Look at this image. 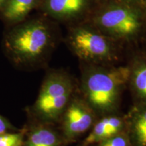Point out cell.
<instances>
[{
  "label": "cell",
  "instance_id": "cell-2",
  "mask_svg": "<svg viewBox=\"0 0 146 146\" xmlns=\"http://www.w3.org/2000/svg\"><path fill=\"white\" fill-rule=\"evenodd\" d=\"M52 44V31L40 20L18 23L3 39L4 50L11 60L16 64L26 66L41 62Z\"/></svg>",
  "mask_w": 146,
  "mask_h": 146
},
{
  "label": "cell",
  "instance_id": "cell-17",
  "mask_svg": "<svg viewBox=\"0 0 146 146\" xmlns=\"http://www.w3.org/2000/svg\"><path fill=\"white\" fill-rule=\"evenodd\" d=\"M18 146H21V145H18Z\"/></svg>",
  "mask_w": 146,
  "mask_h": 146
},
{
  "label": "cell",
  "instance_id": "cell-12",
  "mask_svg": "<svg viewBox=\"0 0 146 146\" xmlns=\"http://www.w3.org/2000/svg\"><path fill=\"white\" fill-rule=\"evenodd\" d=\"M130 85L137 104L146 103V62H139L130 67Z\"/></svg>",
  "mask_w": 146,
  "mask_h": 146
},
{
  "label": "cell",
  "instance_id": "cell-14",
  "mask_svg": "<svg viewBox=\"0 0 146 146\" xmlns=\"http://www.w3.org/2000/svg\"><path fill=\"white\" fill-rule=\"evenodd\" d=\"M23 142L22 133H3L0 135V146H18Z\"/></svg>",
  "mask_w": 146,
  "mask_h": 146
},
{
  "label": "cell",
  "instance_id": "cell-5",
  "mask_svg": "<svg viewBox=\"0 0 146 146\" xmlns=\"http://www.w3.org/2000/svg\"><path fill=\"white\" fill-rule=\"evenodd\" d=\"M98 117L83 97L73 96L60 119L61 135L65 143L75 141L90 131Z\"/></svg>",
  "mask_w": 146,
  "mask_h": 146
},
{
  "label": "cell",
  "instance_id": "cell-6",
  "mask_svg": "<svg viewBox=\"0 0 146 146\" xmlns=\"http://www.w3.org/2000/svg\"><path fill=\"white\" fill-rule=\"evenodd\" d=\"M97 25L109 35L127 39L137 34L140 27L138 15L125 7H112L97 18Z\"/></svg>",
  "mask_w": 146,
  "mask_h": 146
},
{
  "label": "cell",
  "instance_id": "cell-7",
  "mask_svg": "<svg viewBox=\"0 0 146 146\" xmlns=\"http://www.w3.org/2000/svg\"><path fill=\"white\" fill-rule=\"evenodd\" d=\"M127 129V116L117 113L100 116L81 146H94Z\"/></svg>",
  "mask_w": 146,
  "mask_h": 146
},
{
  "label": "cell",
  "instance_id": "cell-4",
  "mask_svg": "<svg viewBox=\"0 0 146 146\" xmlns=\"http://www.w3.org/2000/svg\"><path fill=\"white\" fill-rule=\"evenodd\" d=\"M68 41L76 56L90 64L102 65L116 58L110 41L104 35L89 28L74 29Z\"/></svg>",
  "mask_w": 146,
  "mask_h": 146
},
{
  "label": "cell",
  "instance_id": "cell-3",
  "mask_svg": "<svg viewBox=\"0 0 146 146\" xmlns=\"http://www.w3.org/2000/svg\"><path fill=\"white\" fill-rule=\"evenodd\" d=\"M72 78L66 71H51L45 76L32 111L41 123L52 124L61 119L73 96Z\"/></svg>",
  "mask_w": 146,
  "mask_h": 146
},
{
  "label": "cell",
  "instance_id": "cell-15",
  "mask_svg": "<svg viewBox=\"0 0 146 146\" xmlns=\"http://www.w3.org/2000/svg\"><path fill=\"white\" fill-rule=\"evenodd\" d=\"M9 127L10 126H9L8 123H7L6 120L0 116V135L5 133L6 131L8 129Z\"/></svg>",
  "mask_w": 146,
  "mask_h": 146
},
{
  "label": "cell",
  "instance_id": "cell-1",
  "mask_svg": "<svg viewBox=\"0 0 146 146\" xmlns=\"http://www.w3.org/2000/svg\"><path fill=\"white\" fill-rule=\"evenodd\" d=\"M130 66L92 65L83 71L82 97L98 116L117 113L124 89L129 84Z\"/></svg>",
  "mask_w": 146,
  "mask_h": 146
},
{
  "label": "cell",
  "instance_id": "cell-9",
  "mask_svg": "<svg viewBox=\"0 0 146 146\" xmlns=\"http://www.w3.org/2000/svg\"><path fill=\"white\" fill-rule=\"evenodd\" d=\"M65 144L61 133L49 124L42 123L30 131L25 146H64Z\"/></svg>",
  "mask_w": 146,
  "mask_h": 146
},
{
  "label": "cell",
  "instance_id": "cell-11",
  "mask_svg": "<svg viewBox=\"0 0 146 146\" xmlns=\"http://www.w3.org/2000/svg\"><path fill=\"white\" fill-rule=\"evenodd\" d=\"M39 0H6L1 12L3 19L10 24L21 23Z\"/></svg>",
  "mask_w": 146,
  "mask_h": 146
},
{
  "label": "cell",
  "instance_id": "cell-8",
  "mask_svg": "<svg viewBox=\"0 0 146 146\" xmlns=\"http://www.w3.org/2000/svg\"><path fill=\"white\" fill-rule=\"evenodd\" d=\"M127 116V132L133 146H146V103L137 104Z\"/></svg>",
  "mask_w": 146,
  "mask_h": 146
},
{
  "label": "cell",
  "instance_id": "cell-16",
  "mask_svg": "<svg viewBox=\"0 0 146 146\" xmlns=\"http://www.w3.org/2000/svg\"><path fill=\"white\" fill-rule=\"evenodd\" d=\"M6 0H0V12H1V9H2L3 5L5 4Z\"/></svg>",
  "mask_w": 146,
  "mask_h": 146
},
{
  "label": "cell",
  "instance_id": "cell-13",
  "mask_svg": "<svg viewBox=\"0 0 146 146\" xmlns=\"http://www.w3.org/2000/svg\"><path fill=\"white\" fill-rule=\"evenodd\" d=\"M94 146H133L127 130L108 138Z\"/></svg>",
  "mask_w": 146,
  "mask_h": 146
},
{
  "label": "cell",
  "instance_id": "cell-10",
  "mask_svg": "<svg viewBox=\"0 0 146 146\" xmlns=\"http://www.w3.org/2000/svg\"><path fill=\"white\" fill-rule=\"evenodd\" d=\"M88 0H45V11L52 17L65 19L77 15L86 6Z\"/></svg>",
  "mask_w": 146,
  "mask_h": 146
}]
</instances>
